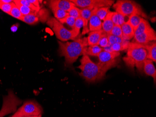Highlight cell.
Returning <instances> with one entry per match:
<instances>
[{"label": "cell", "mask_w": 156, "mask_h": 117, "mask_svg": "<svg viewBox=\"0 0 156 117\" xmlns=\"http://www.w3.org/2000/svg\"><path fill=\"white\" fill-rule=\"evenodd\" d=\"M58 53L60 56H64L66 65L71 66L81 55L85 54L88 46L87 38H78L72 42L66 43L58 41Z\"/></svg>", "instance_id": "cell-1"}, {"label": "cell", "mask_w": 156, "mask_h": 117, "mask_svg": "<svg viewBox=\"0 0 156 117\" xmlns=\"http://www.w3.org/2000/svg\"><path fill=\"white\" fill-rule=\"evenodd\" d=\"M147 51L143 44L130 42L127 54L123 60L129 68L132 69L136 67L139 72H143L144 64L147 59Z\"/></svg>", "instance_id": "cell-2"}, {"label": "cell", "mask_w": 156, "mask_h": 117, "mask_svg": "<svg viewBox=\"0 0 156 117\" xmlns=\"http://www.w3.org/2000/svg\"><path fill=\"white\" fill-rule=\"evenodd\" d=\"M78 68L80 70L79 75L89 83L95 82L102 80L106 74L97 63L92 61L88 55H83L80 60Z\"/></svg>", "instance_id": "cell-3"}, {"label": "cell", "mask_w": 156, "mask_h": 117, "mask_svg": "<svg viewBox=\"0 0 156 117\" xmlns=\"http://www.w3.org/2000/svg\"><path fill=\"white\" fill-rule=\"evenodd\" d=\"M47 24L52 29L58 39L63 42L69 40H75L80 32V31L75 29L68 30L54 17L48 19Z\"/></svg>", "instance_id": "cell-4"}, {"label": "cell", "mask_w": 156, "mask_h": 117, "mask_svg": "<svg viewBox=\"0 0 156 117\" xmlns=\"http://www.w3.org/2000/svg\"><path fill=\"white\" fill-rule=\"evenodd\" d=\"M115 12L125 17H130L133 15L147 17L140 5L135 2L130 0H118L113 5Z\"/></svg>", "instance_id": "cell-5"}, {"label": "cell", "mask_w": 156, "mask_h": 117, "mask_svg": "<svg viewBox=\"0 0 156 117\" xmlns=\"http://www.w3.org/2000/svg\"><path fill=\"white\" fill-rule=\"evenodd\" d=\"M120 52H106L102 51L97 57L98 64L102 71L106 74L109 69L115 67L119 62V57Z\"/></svg>", "instance_id": "cell-6"}, {"label": "cell", "mask_w": 156, "mask_h": 117, "mask_svg": "<svg viewBox=\"0 0 156 117\" xmlns=\"http://www.w3.org/2000/svg\"><path fill=\"white\" fill-rule=\"evenodd\" d=\"M22 103V101L16 96L12 90H9L8 95L3 97V105L0 111V117L15 112L17 106Z\"/></svg>", "instance_id": "cell-7"}, {"label": "cell", "mask_w": 156, "mask_h": 117, "mask_svg": "<svg viewBox=\"0 0 156 117\" xmlns=\"http://www.w3.org/2000/svg\"><path fill=\"white\" fill-rule=\"evenodd\" d=\"M21 116H38L42 115L43 109L41 105L35 100H29L25 101L22 106L17 111Z\"/></svg>", "instance_id": "cell-8"}, {"label": "cell", "mask_w": 156, "mask_h": 117, "mask_svg": "<svg viewBox=\"0 0 156 117\" xmlns=\"http://www.w3.org/2000/svg\"><path fill=\"white\" fill-rule=\"evenodd\" d=\"M77 7L82 9L91 8H99L101 7H110L114 3L112 0H70Z\"/></svg>", "instance_id": "cell-9"}, {"label": "cell", "mask_w": 156, "mask_h": 117, "mask_svg": "<svg viewBox=\"0 0 156 117\" xmlns=\"http://www.w3.org/2000/svg\"><path fill=\"white\" fill-rule=\"evenodd\" d=\"M135 43L140 44H146L152 41H156V33L154 29L151 27L147 31L139 35L134 36Z\"/></svg>", "instance_id": "cell-10"}, {"label": "cell", "mask_w": 156, "mask_h": 117, "mask_svg": "<svg viewBox=\"0 0 156 117\" xmlns=\"http://www.w3.org/2000/svg\"><path fill=\"white\" fill-rule=\"evenodd\" d=\"M49 7H54L64 11H68L75 5L70 1L66 0H51L48 2Z\"/></svg>", "instance_id": "cell-11"}, {"label": "cell", "mask_w": 156, "mask_h": 117, "mask_svg": "<svg viewBox=\"0 0 156 117\" xmlns=\"http://www.w3.org/2000/svg\"><path fill=\"white\" fill-rule=\"evenodd\" d=\"M93 10V9L91 8L80 9V16H81V17L82 18L83 22L82 35H85L89 31L88 24L89 19H90L91 15H92Z\"/></svg>", "instance_id": "cell-12"}, {"label": "cell", "mask_w": 156, "mask_h": 117, "mask_svg": "<svg viewBox=\"0 0 156 117\" xmlns=\"http://www.w3.org/2000/svg\"><path fill=\"white\" fill-rule=\"evenodd\" d=\"M96 8L92 11V15L89 20V31H95L102 30V21L95 14Z\"/></svg>", "instance_id": "cell-13"}, {"label": "cell", "mask_w": 156, "mask_h": 117, "mask_svg": "<svg viewBox=\"0 0 156 117\" xmlns=\"http://www.w3.org/2000/svg\"><path fill=\"white\" fill-rule=\"evenodd\" d=\"M143 72L146 75L151 76L154 80V82L156 83V70L153 61L150 60L146 59L144 64Z\"/></svg>", "instance_id": "cell-14"}, {"label": "cell", "mask_w": 156, "mask_h": 117, "mask_svg": "<svg viewBox=\"0 0 156 117\" xmlns=\"http://www.w3.org/2000/svg\"><path fill=\"white\" fill-rule=\"evenodd\" d=\"M104 32L102 30L90 32L87 37L88 46L98 45L99 40Z\"/></svg>", "instance_id": "cell-15"}, {"label": "cell", "mask_w": 156, "mask_h": 117, "mask_svg": "<svg viewBox=\"0 0 156 117\" xmlns=\"http://www.w3.org/2000/svg\"><path fill=\"white\" fill-rule=\"evenodd\" d=\"M121 28L122 30V38L125 40L129 41L134 38L135 31L133 27L129 24L128 21H127L124 24L121 25Z\"/></svg>", "instance_id": "cell-16"}, {"label": "cell", "mask_w": 156, "mask_h": 117, "mask_svg": "<svg viewBox=\"0 0 156 117\" xmlns=\"http://www.w3.org/2000/svg\"><path fill=\"white\" fill-rule=\"evenodd\" d=\"M147 51V59L150 60L153 62L156 61V41L152 43L143 44Z\"/></svg>", "instance_id": "cell-17"}, {"label": "cell", "mask_w": 156, "mask_h": 117, "mask_svg": "<svg viewBox=\"0 0 156 117\" xmlns=\"http://www.w3.org/2000/svg\"><path fill=\"white\" fill-rule=\"evenodd\" d=\"M113 13V12L109 11L102 23V30L107 35L110 34L111 30L114 25L112 20Z\"/></svg>", "instance_id": "cell-18"}, {"label": "cell", "mask_w": 156, "mask_h": 117, "mask_svg": "<svg viewBox=\"0 0 156 117\" xmlns=\"http://www.w3.org/2000/svg\"><path fill=\"white\" fill-rule=\"evenodd\" d=\"M151 28V26L150 24L149 23L143 18L135 31L134 36L144 33Z\"/></svg>", "instance_id": "cell-19"}, {"label": "cell", "mask_w": 156, "mask_h": 117, "mask_svg": "<svg viewBox=\"0 0 156 117\" xmlns=\"http://www.w3.org/2000/svg\"><path fill=\"white\" fill-rule=\"evenodd\" d=\"M103 51V48L98 45L92 46H87L85 51V54L93 56H98L99 54ZM84 54V55H85Z\"/></svg>", "instance_id": "cell-20"}, {"label": "cell", "mask_w": 156, "mask_h": 117, "mask_svg": "<svg viewBox=\"0 0 156 117\" xmlns=\"http://www.w3.org/2000/svg\"><path fill=\"white\" fill-rule=\"evenodd\" d=\"M50 8L52 10V13L55 16V18L57 19L58 21L64 19L66 16H69L68 12L62 10V9H59L56 7H50Z\"/></svg>", "instance_id": "cell-21"}, {"label": "cell", "mask_w": 156, "mask_h": 117, "mask_svg": "<svg viewBox=\"0 0 156 117\" xmlns=\"http://www.w3.org/2000/svg\"><path fill=\"white\" fill-rule=\"evenodd\" d=\"M37 14H31L28 15L23 16L21 21L29 24H34L37 23L39 20V16Z\"/></svg>", "instance_id": "cell-22"}, {"label": "cell", "mask_w": 156, "mask_h": 117, "mask_svg": "<svg viewBox=\"0 0 156 117\" xmlns=\"http://www.w3.org/2000/svg\"><path fill=\"white\" fill-rule=\"evenodd\" d=\"M130 42L126 41L122 43H115L112 45V48L114 52H120V51L128 49Z\"/></svg>", "instance_id": "cell-23"}, {"label": "cell", "mask_w": 156, "mask_h": 117, "mask_svg": "<svg viewBox=\"0 0 156 117\" xmlns=\"http://www.w3.org/2000/svg\"><path fill=\"white\" fill-rule=\"evenodd\" d=\"M143 18V17H141L140 16L137 15H133L129 17L128 21L129 24L133 27L134 31H135L136 28L140 24Z\"/></svg>", "instance_id": "cell-24"}, {"label": "cell", "mask_w": 156, "mask_h": 117, "mask_svg": "<svg viewBox=\"0 0 156 117\" xmlns=\"http://www.w3.org/2000/svg\"><path fill=\"white\" fill-rule=\"evenodd\" d=\"M109 7H101L99 8H96L95 14L101 21H103L106 17L108 12L110 11Z\"/></svg>", "instance_id": "cell-25"}, {"label": "cell", "mask_w": 156, "mask_h": 117, "mask_svg": "<svg viewBox=\"0 0 156 117\" xmlns=\"http://www.w3.org/2000/svg\"><path fill=\"white\" fill-rule=\"evenodd\" d=\"M14 2L18 7L19 10L21 11V13L22 14L23 16L28 15L31 14H37L38 13V12H36V11L32 10L29 7L21 5V4L16 3V2Z\"/></svg>", "instance_id": "cell-26"}, {"label": "cell", "mask_w": 156, "mask_h": 117, "mask_svg": "<svg viewBox=\"0 0 156 117\" xmlns=\"http://www.w3.org/2000/svg\"><path fill=\"white\" fill-rule=\"evenodd\" d=\"M9 15L11 16H13L14 18H16V19H19L20 20H21L23 16L22 14L21 13V11L19 10L18 7L15 4L14 2H13V6H12V9H11V11H10Z\"/></svg>", "instance_id": "cell-27"}, {"label": "cell", "mask_w": 156, "mask_h": 117, "mask_svg": "<svg viewBox=\"0 0 156 117\" xmlns=\"http://www.w3.org/2000/svg\"><path fill=\"white\" fill-rule=\"evenodd\" d=\"M13 2H16L17 3H19V4H21V5L29 7V8L31 9L32 10L37 12H38V11H39V9H40V7H37V6H35L33 4L30 3L28 1V0H15V1H13Z\"/></svg>", "instance_id": "cell-28"}, {"label": "cell", "mask_w": 156, "mask_h": 117, "mask_svg": "<svg viewBox=\"0 0 156 117\" xmlns=\"http://www.w3.org/2000/svg\"><path fill=\"white\" fill-rule=\"evenodd\" d=\"M75 20H76V19H75L74 17L70 16H68L64 19L59 20V22L63 24H66L68 25L69 27H71L72 29H73L74 28Z\"/></svg>", "instance_id": "cell-29"}, {"label": "cell", "mask_w": 156, "mask_h": 117, "mask_svg": "<svg viewBox=\"0 0 156 117\" xmlns=\"http://www.w3.org/2000/svg\"><path fill=\"white\" fill-rule=\"evenodd\" d=\"M107 36L109 44L111 45L114 44L115 43H122L127 41V40H125L122 37H119L111 34H108Z\"/></svg>", "instance_id": "cell-30"}, {"label": "cell", "mask_w": 156, "mask_h": 117, "mask_svg": "<svg viewBox=\"0 0 156 117\" xmlns=\"http://www.w3.org/2000/svg\"><path fill=\"white\" fill-rule=\"evenodd\" d=\"M68 15L70 16L74 17L75 19L81 17L80 16V9L78 7L74 6L68 11Z\"/></svg>", "instance_id": "cell-31"}, {"label": "cell", "mask_w": 156, "mask_h": 117, "mask_svg": "<svg viewBox=\"0 0 156 117\" xmlns=\"http://www.w3.org/2000/svg\"><path fill=\"white\" fill-rule=\"evenodd\" d=\"M109 44V43L108 38L107 34L104 32L100 39L98 45L101 48H104L106 46H107Z\"/></svg>", "instance_id": "cell-32"}, {"label": "cell", "mask_w": 156, "mask_h": 117, "mask_svg": "<svg viewBox=\"0 0 156 117\" xmlns=\"http://www.w3.org/2000/svg\"><path fill=\"white\" fill-rule=\"evenodd\" d=\"M109 34L117 36V37H122V32L121 26L119 25H114Z\"/></svg>", "instance_id": "cell-33"}, {"label": "cell", "mask_w": 156, "mask_h": 117, "mask_svg": "<svg viewBox=\"0 0 156 117\" xmlns=\"http://www.w3.org/2000/svg\"><path fill=\"white\" fill-rule=\"evenodd\" d=\"M13 2L11 3H5L0 2V9L9 15L13 6Z\"/></svg>", "instance_id": "cell-34"}, {"label": "cell", "mask_w": 156, "mask_h": 117, "mask_svg": "<svg viewBox=\"0 0 156 117\" xmlns=\"http://www.w3.org/2000/svg\"><path fill=\"white\" fill-rule=\"evenodd\" d=\"M83 26V22L81 17L77 18L75 20V24L73 29L80 31V29Z\"/></svg>", "instance_id": "cell-35"}, {"label": "cell", "mask_w": 156, "mask_h": 117, "mask_svg": "<svg viewBox=\"0 0 156 117\" xmlns=\"http://www.w3.org/2000/svg\"><path fill=\"white\" fill-rule=\"evenodd\" d=\"M112 20L114 25H119V14L118 13L116 12H113Z\"/></svg>", "instance_id": "cell-36"}, {"label": "cell", "mask_w": 156, "mask_h": 117, "mask_svg": "<svg viewBox=\"0 0 156 117\" xmlns=\"http://www.w3.org/2000/svg\"><path fill=\"white\" fill-rule=\"evenodd\" d=\"M103 51H105L106 52L113 53V50L112 48V45L109 44L107 46H106L105 48H103Z\"/></svg>", "instance_id": "cell-37"}, {"label": "cell", "mask_w": 156, "mask_h": 117, "mask_svg": "<svg viewBox=\"0 0 156 117\" xmlns=\"http://www.w3.org/2000/svg\"><path fill=\"white\" fill-rule=\"evenodd\" d=\"M28 1L30 3L33 4L37 7H40V4H39L40 1H37V0H28Z\"/></svg>", "instance_id": "cell-38"}, {"label": "cell", "mask_w": 156, "mask_h": 117, "mask_svg": "<svg viewBox=\"0 0 156 117\" xmlns=\"http://www.w3.org/2000/svg\"><path fill=\"white\" fill-rule=\"evenodd\" d=\"M18 25L17 24H14L11 27V31L12 32H15L18 29Z\"/></svg>", "instance_id": "cell-39"}, {"label": "cell", "mask_w": 156, "mask_h": 117, "mask_svg": "<svg viewBox=\"0 0 156 117\" xmlns=\"http://www.w3.org/2000/svg\"><path fill=\"white\" fill-rule=\"evenodd\" d=\"M11 117H22V116H21L18 112L16 111Z\"/></svg>", "instance_id": "cell-40"}, {"label": "cell", "mask_w": 156, "mask_h": 117, "mask_svg": "<svg viewBox=\"0 0 156 117\" xmlns=\"http://www.w3.org/2000/svg\"><path fill=\"white\" fill-rule=\"evenodd\" d=\"M23 117H42V115H38V116H25Z\"/></svg>", "instance_id": "cell-41"}]
</instances>
